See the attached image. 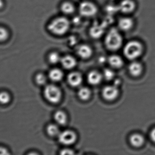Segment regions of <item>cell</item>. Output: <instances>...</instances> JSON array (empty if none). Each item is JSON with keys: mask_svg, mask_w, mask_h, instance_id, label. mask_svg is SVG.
Returning a JSON list of instances; mask_svg holds the SVG:
<instances>
[{"mask_svg": "<svg viewBox=\"0 0 155 155\" xmlns=\"http://www.w3.org/2000/svg\"><path fill=\"white\" fill-rule=\"evenodd\" d=\"M143 51V45L138 40L129 41L127 43L124 48V54L125 57L133 61L141 56Z\"/></svg>", "mask_w": 155, "mask_h": 155, "instance_id": "2", "label": "cell"}, {"mask_svg": "<svg viewBox=\"0 0 155 155\" xmlns=\"http://www.w3.org/2000/svg\"><path fill=\"white\" fill-rule=\"evenodd\" d=\"M11 100V96L7 92L2 91L0 92V104L6 105L10 103Z\"/></svg>", "mask_w": 155, "mask_h": 155, "instance_id": "21", "label": "cell"}, {"mask_svg": "<svg viewBox=\"0 0 155 155\" xmlns=\"http://www.w3.org/2000/svg\"><path fill=\"white\" fill-rule=\"evenodd\" d=\"M3 5V0H0V8L2 7Z\"/></svg>", "mask_w": 155, "mask_h": 155, "instance_id": "31", "label": "cell"}, {"mask_svg": "<svg viewBox=\"0 0 155 155\" xmlns=\"http://www.w3.org/2000/svg\"><path fill=\"white\" fill-rule=\"evenodd\" d=\"M61 11L65 15H71L75 11V6L71 2H65L62 4L61 6Z\"/></svg>", "mask_w": 155, "mask_h": 155, "instance_id": "17", "label": "cell"}, {"mask_svg": "<svg viewBox=\"0 0 155 155\" xmlns=\"http://www.w3.org/2000/svg\"><path fill=\"white\" fill-rule=\"evenodd\" d=\"M54 119L59 124L63 125L67 122V117L66 114L62 111H59L54 114Z\"/></svg>", "mask_w": 155, "mask_h": 155, "instance_id": "19", "label": "cell"}, {"mask_svg": "<svg viewBox=\"0 0 155 155\" xmlns=\"http://www.w3.org/2000/svg\"><path fill=\"white\" fill-rule=\"evenodd\" d=\"M118 88L116 86H107L103 90V96L106 100L113 101L117 97L118 95Z\"/></svg>", "mask_w": 155, "mask_h": 155, "instance_id": "8", "label": "cell"}, {"mask_svg": "<svg viewBox=\"0 0 155 155\" xmlns=\"http://www.w3.org/2000/svg\"><path fill=\"white\" fill-rule=\"evenodd\" d=\"M35 81L38 84L43 85L46 82V78L44 75L39 73L35 76Z\"/></svg>", "mask_w": 155, "mask_h": 155, "instance_id": "26", "label": "cell"}, {"mask_svg": "<svg viewBox=\"0 0 155 155\" xmlns=\"http://www.w3.org/2000/svg\"><path fill=\"white\" fill-rule=\"evenodd\" d=\"M47 132L51 136H55L59 134V127L54 124H50L47 126Z\"/></svg>", "mask_w": 155, "mask_h": 155, "instance_id": "22", "label": "cell"}, {"mask_svg": "<svg viewBox=\"0 0 155 155\" xmlns=\"http://www.w3.org/2000/svg\"><path fill=\"white\" fill-rule=\"evenodd\" d=\"M128 69L131 75L135 77H137L142 74L143 71V66L141 63L134 61L130 64Z\"/></svg>", "mask_w": 155, "mask_h": 155, "instance_id": "11", "label": "cell"}, {"mask_svg": "<svg viewBox=\"0 0 155 155\" xmlns=\"http://www.w3.org/2000/svg\"><path fill=\"white\" fill-rule=\"evenodd\" d=\"M108 61L109 64L114 68H120L123 66L124 64L122 58L117 55H113L110 56L108 58Z\"/></svg>", "mask_w": 155, "mask_h": 155, "instance_id": "16", "label": "cell"}, {"mask_svg": "<svg viewBox=\"0 0 155 155\" xmlns=\"http://www.w3.org/2000/svg\"><path fill=\"white\" fill-rule=\"evenodd\" d=\"M10 154L9 151L6 147L0 146V155H7Z\"/></svg>", "mask_w": 155, "mask_h": 155, "instance_id": "28", "label": "cell"}, {"mask_svg": "<svg viewBox=\"0 0 155 155\" xmlns=\"http://www.w3.org/2000/svg\"><path fill=\"white\" fill-rule=\"evenodd\" d=\"M61 62L65 69H72L76 65V59L71 56L67 55L62 57Z\"/></svg>", "mask_w": 155, "mask_h": 155, "instance_id": "13", "label": "cell"}, {"mask_svg": "<svg viewBox=\"0 0 155 155\" xmlns=\"http://www.w3.org/2000/svg\"><path fill=\"white\" fill-rule=\"evenodd\" d=\"M60 55L56 52H52L49 56V60L50 62L52 64H56L61 61Z\"/></svg>", "mask_w": 155, "mask_h": 155, "instance_id": "24", "label": "cell"}, {"mask_svg": "<svg viewBox=\"0 0 155 155\" xmlns=\"http://www.w3.org/2000/svg\"><path fill=\"white\" fill-rule=\"evenodd\" d=\"M134 25V19L129 16H124L119 19L118 27L121 31L128 32L133 29Z\"/></svg>", "mask_w": 155, "mask_h": 155, "instance_id": "9", "label": "cell"}, {"mask_svg": "<svg viewBox=\"0 0 155 155\" xmlns=\"http://www.w3.org/2000/svg\"><path fill=\"white\" fill-rule=\"evenodd\" d=\"M61 155H73L74 154V153L72 150L69 149H63L61 152Z\"/></svg>", "mask_w": 155, "mask_h": 155, "instance_id": "29", "label": "cell"}, {"mask_svg": "<svg viewBox=\"0 0 155 155\" xmlns=\"http://www.w3.org/2000/svg\"><path fill=\"white\" fill-rule=\"evenodd\" d=\"M44 95L49 102L53 103H57L61 100V93L60 89L56 86L49 85L45 89Z\"/></svg>", "mask_w": 155, "mask_h": 155, "instance_id": "4", "label": "cell"}, {"mask_svg": "<svg viewBox=\"0 0 155 155\" xmlns=\"http://www.w3.org/2000/svg\"><path fill=\"white\" fill-rule=\"evenodd\" d=\"M104 75L106 79L111 80L114 76V73L111 69H106L104 71Z\"/></svg>", "mask_w": 155, "mask_h": 155, "instance_id": "27", "label": "cell"}, {"mask_svg": "<svg viewBox=\"0 0 155 155\" xmlns=\"http://www.w3.org/2000/svg\"><path fill=\"white\" fill-rule=\"evenodd\" d=\"M136 7V3L134 0H122L118 5V9L123 13L128 15L134 12Z\"/></svg>", "mask_w": 155, "mask_h": 155, "instance_id": "7", "label": "cell"}, {"mask_svg": "<svg viewBox=\"0 0 155 155\" xmlns=\"http://www.w3.org/2000/svg\"><path fill=\"white\" fill-rule=\"evenodd\" d=\"M150 137L153 142L155 143V128L153 129L151 131L150 133Z\"/></svg>", "mask_w": 155, "mask_h": 155, "instance_id": "30", "label": "cell"}, {"mask_svg": "<svg viewBox=\"0 0 155 155\" xmlns=\"http://www.w3.org/2000/svg\"><path fill=\"white\" fill-rule=\"evenodd\" d=\"M77 53L81 58L87 59L92 56L93 50L91 47L87 45L82 44L78 47Z\"/></svg>", "mask_w": 155, "mask_h": 155, "instance_id": "10", "label": "cell"}, {"mask_svg": "<svg viewBox=\"0 0 155 155\" xmlns=\"http://www.w3.org/2000/svg\"><path fill=\"white\" fill-rule=\"evenodd\" d=\"M71 26L70 21L66 17H58L54 19L48 26L49 31L57 35H62L69 31Z\"/></svg>", "mask_w": 155, "mask_h": 155, "instance_id": "3", "label": "cell"}, {"mask_svg": "<svg viewBox=\"0 0 155 155\" xmlns=\"http://www.w3.org/2000/svg\"><path fill=\"white\" fill-rule=\"evenodd\" d=\"M49 77L52 81L58 82L62 79L63 77V73L60 69H52L49 73Z\"/></svg>", "mask_w": 155, "mask_h": 155, "instance_id": "18", "label": "cell"}, {"mask_svg": "<svg viewBox=\"0 0 155 155\" xmlns=\"http://www.w3.org/2000/svg\"><path fill=\"white\" fill-rule=\"evenodd\" d=\"M79 13L84 17H92L94 16L98 12L97 6L94 3L88 1L82 2L79 5Z\"/></svg>", "mask_w": 155, "mask_h": 155, "instance_id": "5", "label": "cell"}, {"mask_svg": "<svg viewBox=\"0 0 155 155\" xmlns=\"http://www.w3.org/2000/svg\"><path fill=\"white\" fill-rule=\"evenodd\" d=\"M105 45L108 50L112 51L119 50L123 45V38L118 29L112 28L106 35Z\"/></svg>", "mask_w": 155, "mask_h": 155, "instance_id": "1", "label": "cell"}, {"mask_svg": "<svg viewBox=\"0 0 155 155\" xmlns=\"http://www.w3.org/2000/svg\"><path fill=\"white\" fill-rule=\"evenodd\" d=\"M59 140L61 143L65 145H70L74 143L77 136L76 134L71 130H66L58 135Z\"/></svg>", "mask_w": 155, "mask_h": 155, "instance_id": "6", "label": "cell"}, {"mask_svg": "<svg viewBox=\"0 0 155 155\" xmlns=\"http://www.w3.org/2000/svg\"><path fill=\"white\" fill-rule=\"evenodd\" d=\"M9 36L8 31L3 27L0 26V42H3L6 41Z\"/></svg>", "mask_w": 155, "mask_h": 155, "instance_id": "25", "label": "cell"}, {"mask_svg": "<svg viewBox=\"0 0 155 155\" xmlns=\"http://www.w3.org/2000/svg\"><path fill=\"white\" fill-rule=\"evenodd\" d=\"M90 90L87 87H83L80 88L78 92V96L81 100L86 101L88 100L90 96Z\"/></svg>", "mask_w": 155, "mask_h": 155, "instance_id": "20", "label": "cell"}, {"mask_svg": "<svg viewBox=\"0 0 155 155\" xmlns=\"http://www.w3.org/2000/svg\"><path fill=\"white\" fill-rule=\"evenodd\" d=\"M82 76L77 72L71 73L68 76V82L73 86H77L80 85L82 83Z\"/></svg>", "mask_w": 155, "mask_h": 155, "instance_id": "12", "label": "cell"}, {"mask_svg": "<svg viewBox=\"0 0 155 155\" xmlns=\"http://www.w3.org/2000/svg\"><path fill=\"white\" fill-rule=\"evenodd\" d=\"M102 76L97 71H92L87 76L88 83L93 85L98 84L102 80Z\"/></svg>", "mask_w": 155, "mask_h": 155, "instance_id": "15", "label": "cell"}, {"mask_svg": "<svg viewBox=\"0 0 155 155\" xmlns=\"http://www.w3.org/2000/svg\"><path fill=\"white\" fill-rule=\"evenodd\" d=\"M144 142V138L140 134H134L130 136V143L134 147H141L143 145Z\"/></svg>", "mask_w": 155, "mask_h": 155, "instance_id": "14", "label": "cell"}, {"mask_svg": "<svg viewBox=\"0 0 155 155\" xmlns=\"http://www.w3.org/2000/svg\"><path fill=\"white\" fill-rule=\"evenodd\" d=\"M104 32V29L100 26H95L93 27L90 31L91 35L94 37H98L102 35Z\"/></svg>", "mask_w": 155, "mask_h": 155, "instance_id": "23", "label": "cell"}]
</instances>
